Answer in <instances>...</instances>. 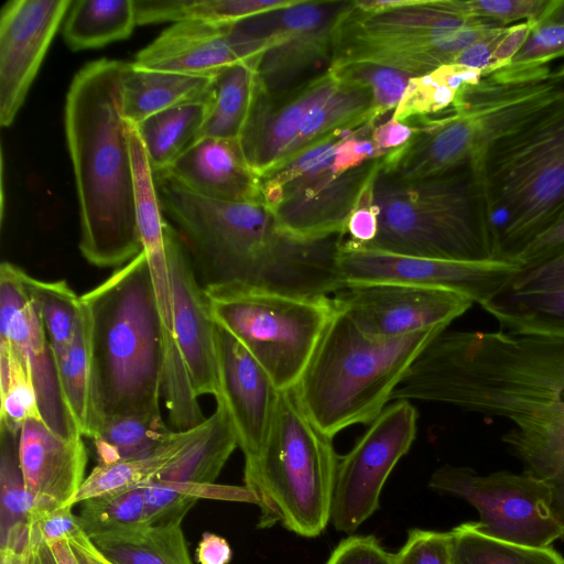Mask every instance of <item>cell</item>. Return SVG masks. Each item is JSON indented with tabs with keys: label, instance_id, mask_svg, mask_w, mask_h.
<instances>
[{
	"label": "cell",
	"instance_id": "6da1fadb",
	"mask_svg": "<svg viewBox=\"0 0 564 564\" xmlns=\"http://www.w3.org/2000/svg\"><path fill=\"white\" fill-rule=\"evenodd\" d=\"M391 400L446 403L509 421L501 441L523 471L550 486L564 525V338L444 330Z\"/></svg>",
	"mask_w": 564,
	"mask_h": 564
},
{
	"label": "cell",
	"instance_id": "7a4b0ae2",
	"mask_svg": "<svg viewBox=\"0 0 564 564\" xmlns=\"http://www.w3.org/2000/svg\"><path fill=\"white\" fill-rule=\"evenodd\" d=\"M166 220L183 241L203 288L240 284L300 296H329L344 286L343 235L300 240L279 231L262 200L220 202L154 173Z\"/></svg>",
	"mask_w": 564,
	"mask_h": 564
},
{
	"label": "cell",
	"instance_id": "3957f363",
	"mask_svg": "<svg viewBox=\"0 0 564 564\" xmlns=\"http://www.w3.org/2000/svg\"><path fill=\"white\" fill-rule=\"evenodd\" d=\"M127 62L85 64L66 94L64 128L78 199L79 250L90 264L120 268L143 251L121 83Z\"/></svg>",
	"mask_w": 564,
	"mask_h": 564
},
{
	"label": "cell",
	"instance_id": "277c9868",
	"mask_svg": "<svg viewBox=\"0 0 564 564\" xmlns=\"http://www.w3.org/2000/svg\"><path fill=\"white\" fill-rule=\"evenodd\" d=\"M90 317L95 391L102 419L161 413L195 399L186 367L166 333L145 253L80 295Z\"/></svg>",
	"mask_w": 564,
	"mask_h": 564
},
{
	"label": "cell",
	"instance_id": "5b68a950",
	"mask_svg": "<svg viewBox=\"0 0 564 564\" xmlns=\"http://www.w3.org/2000/svg\"><path fill=\"white\" fill-rule=\"evenodd\" d=\"M473 166L496 260L514 262L564 214V95L494 142Z\"/></svg>",
	"mask_w": 564,
	"mask_h": 564
},
{
	"label": "cell",
	"instance_id": "8992f818",
	"mask_svg": "<svg viewBox=\"0 0 564 564\" xmlns=\"http://www.w3.org/2000/svg\"><path fill=\"white\" fill-rule=\"evenodd\" d=\"M372 204L378 232L364 248L416 258L496 260L473 164L415 180L398 178L382 166L372 183Z\"/></svg>",
	"mask_w": 564,
	"mask_h": 564
},
{
	"label": "cell",
	"instance_id": "52a82bcc",
	"mask_svg": "<svg viewBox=\"0 0 564 564\" xmlns=\"http://www.w3.org/2000/svg\"><path fill=\"white\" fill-rule=\"evenodd\" d=\"M442 332L372 338L336 307L294 388L302 408L330 437L351 425L370 424L420 352Z\"/></svg>",
	"mask_w": 564,
	"mask_h": 564
},
{
	"label": "cell",
	"instance_id": "ba28073f",
	"mask_svg": "<svg viewBox=\"0 0 564 564\" xmlns=\"http://www.w3.org/2000/svg\"><path fill=\"white\" fill-rule=\"evenodd\" d=\"M332 438L308 417L294 389L281 392L259 454L245 462V486L258 499L260 528L279 522L304 538L326 529L338 463Z\"/></svg>",
	"mask_w": 564,
	"mask_h": 564
},
{
	"label": "cell",
	"instance_id": "9c48e42d",
	"mask_svg": "<svg viewBox=\"0 0 564 564\" xmlns=\"http://www.w3.org/2000/svg\"><path fill=\"white\" fill-rule=\"evenodd\" d=\"M215 322L237 338L280 391L294 389L336 313L330 296L240 284L204 288Z\"/></svg>",
	"mask_w": 564,
	"mask_h": 564
},
{
	"label": "cell",
	"instance_id": "30bf717a",
	"mask_svg": "<svg viewBox=\"0 0 564 564\" xmlns=\"http://www.w3.org/2000/svg\"><path fill=\"white\" fill-rule=\"evenodd\" d=\"M359 130H337L260 177L261 199L279 231L300 240L345 234L351 212L387 156L341 172L337 150Z\"/></svg>",
	"mask_w": 564,
	"mask_h": 564
},
{
	"label": "cell",
	"instance_id": "8fae6325",
	"mask_svg": "<svg viewBox=\"0 0 564 564\" xmlns=\"http://www.w3.org/2000/svg\"><path fill=\"white\" fill-rule=\"evenodd\" d=\"M429 487L471 505L479 512L478 529L490 536L538 547L564 538L550 486L525 471L480 475L470 467L444 465Z\"/></svg>",
	"mask_w": 564,
	"mask_h": 564
},
{
	"label": "cell",
	"instance_id": "7c38bea8",
	"mask_svg": "<svg viewBox=\"0 0 564 564\" xmlns=\"http://www.w3.org/2000/svg\"><path fill=\"white\" fill-rule=\"evenodd\" d=\"M416 422L415 408L397 400L338 457L330 509V523L337 531L355 532L378 510L389 475L415 438Z\"/></svg>",
	"mask_w": 564,
	"mask_h": 564
},
{
	"label": "cell",
	"instance_id": "4fadbf2b",
	"mask_svg": "<svg viewBox=\"0 0 564 564\" xmlns=\"http://www.w3.org/2000/svg\"><path fill=\"white\" fill-rule=\"evenodd\" d=\"M513 261H456L400 256L364 248L344 238L338 270L344 285L403 283L463 294L481 305L519 270Z\"/></svg>",
	"mask_w": 564,
	"mask_h": 564
},
{
	"label": "cell",
	"instance_id": "5bb4252c",
	"mask_svg": "<svg viewBox=\"0 0 564 564\" xmlns=\"http://www.w3.org/2000/svg\"><path fill=\"white\" fill-rule=\"evenodd\" d=\"M332 297L362 334L379 339L446 330L474 303L453 291L389 282L347 284Z\"/></svg>",
	"mask_w": 564,
	"mask_h": 564
},
{
	"label": "cell",
	"instance_id": "9a60e30c",
	"mask_svg": "<svg viewBox=\"0 0 564 564\" xmlns=\"http://www.w3.org/2000/svg\"><path fill=\"white\" fill-rule=\"evenodd\" d=\"M25 273L10 262L1 263L0 343L9 345L30 372L43 423L62 437H83L65 403L56 360L25 286Z\"/></svg>",
	"mask_w": 564,
	"mask_h": 564
},
{
	"label": "cell",
	"instance_id": "2e32d148",
	"mask_svg": "<svg viewBox=\"0 0 564 564\" xmlns=\"http://www.w3.org/2000/svg\"><path fill=\"white\" fill-rule=\"evenodd\" d=\"M69 0H11L0 13V124L9 128L24 104Z\"/></svg>",
	"mask_w": 564,
	"mask_h": 564
},
{
	"label": "cell",
	"instance_id": "e0dca14e",
	"mask_svg": "<svg viewBox=\"0 0 564 564\" xmlns=\"http://www.w3.org/2000/svg\"><path fill=\"white\" fill-rule=\"evenodd\" d=\"M273 45L272 41L252 37L241 21L188 20L162 31L137 53L131 64L138 68L212 77L228 66L261 56Z\"/></svg>",
	"mask_w": 564,
	"mask_h": 564
},
{
	"label": "cell",
	"instance_id": "ac0fdd59",
	"mask_svg": "<svg viewBox=\"0 0 564 564\" xmlns=\"http://www.w3.org/2000/svg\"><path fill=\"white\" fill-rule=\"evenodd\" d=\"M166 219V218H165ZM164 242L169 268L172 332L197 398L218 395L216 322L188 252L166 220Z\"/></svg>",
	"mask_w": 564,
	"mask_h": 564
},
{
	"label": "cell",
	"instance_id": "d6986e66",
	"mask_svg": "<svg viewBox=\"0 0 564 564\" xmlns=\"http://www.w3.org/2000/svg\"><path fill=\"white\" fill-rule=\"evenodd\" d=\"M220 399L231 419L245 462L260 452L273 423L280 391L267 371L228 330L216 323Z\"/></svg>",
	"mask_w": 564,
	"mask_h": 564
},
{
	"label": "cell",
	"instance_id": "ffe728a7",
	"mask_svg": "<svg viewBox=\"0 0 564 564\" xmlns=\"http://www.w3.org/2000/svg\"><path fill=\"white\" fill-rule=\"evenodd\" d=\"M338 85L329 69L279 97L265 94L258 84L250 115L238 140L249 166L259 178L283 159L308 111Z\"/></svg>",
	"mask_w": 564,
	"mask_h": 564
},
{
	"label": "cell",
	"instance_id": "44dd1931",
	"mask_svg": "<svg viewBox=\"0 0 564 564\" xmlns=\"http://www.w3.org/2000/svg\"><path fill=\"white\" fill-rule=\"evenodd\" d=\"M480 306L512 335L564 338V252L520 267Z\"/></svg>",
	"mask_w": 564,
	"mask_h": 564
},
{
	"label": "cell",
	"instance_id": "7402d4cb",
	"mask_svg": "<svg viewBox=\"0 0 564 564\" xmlns=\"http://www.w3.org/2000/svg\"><path fill=\"white\" fill-rule=\"evenodd\" d=\"M19 459L25 488L35 506H69L86 478L87 451L83 437H62L39 419L22 425Z\"/></svg>",
	"mask_w": 564,
	"mask_h": 564
},
{
	"label": "cell",
	"instance_id": "603a6c76",
	"mask_svg": "<svg viewBox=\"0 0 564 564\" xmlns=\"http://www.w3.org/2000/svg\"><path fill=\"white\" fill-rule=\"evenodd\" d=\"M185 189L220 202L262 200L260 178L238 139L200 138L162 172Z\"/></svg>",
	"mask_w": 564,
	"mask_h": 564
},
{
	"label": "cell",
	"instance_id": "cb8c5ba5",
	"mask_svg": "<svg viewBox=\"0 0 564 564\" xmlns=\"http://www.w3.org/2000/svg\"><path fill=\"white\" fill-rule=\"evenodd\" d=\"M481 21L456 11L451 0H408L403 7L376 13L350 1L337 21L333 41H411L434 39Z\"/></svg>",
	"mask_w": 564,
	"mask_h": 564
},
{
	"label": "cell",
	"instance_id": "d4e9b609",
	"mask_svg": "<svg viewBox=\"0 0 564 564\" xmlns=\"http://www.w3.org/2000/svg\"><path fill=\"white\" fill-rule=\"evenodd\" d=\"M127 123V135L133 164L135 209L140 239L152 276L159 311L165 328L172 330V303L166 261L164 225L155 174L149 162L135 126Z\"/></svg>",
	"mask_w": 564,
	"mask_h": 564
},
{
	"label": "cell",
	"instance_id": "484cf974",
	"mask_svg": "<svg viewBox=\"0 0 564 564\" xmlns=\"http://www.w3.org/2000/svg\"><path fill=\"white\" fill-rule=\"evenodd\" d=\"M341 14L294 31L285 41L267 50L258 66L261 90L272 97L283 96L305 83L304 76L318 64L330 65L334 31Z\"/></svg>",
	"mask_w": 564,
	"mask_h": 564
},
{
	"label": "cell",
	"instance_id": "4316f807",
	"mask_svg": "<svg viewBox=\"0 0 564 564\" xmlns=\"http://www.w3.org/2000/svg\"><path fill=\"white\" fill-rule=\"evenodd\" d=\"M212 77L138 68L127 63L121 83L122 116L126 121L138 124L173 107L206 102Z\"/></svg>",
	"mask_w": 564,
	"mask_h": 564
},
{
	"label": "cell",
	"instance_id": "83f0119b",
	"mask_svg": "<svg viewBox=\"0 0 564 564\" xmlns=\"http://www.w3.org/2000/svg\"><path fill=\"white\" fill-rule=\"evenodd\" d=\"M203 424V423H202ZM202 424L172 435L153 452L110 464H97L85 478L69 506L91 497L142 488L158 478L197 437Z\"/></svg>",
	"mask_w": 564,
	"mask_h": 564
},
{
	"label": "cell",
	"instance_id": "f1b7e54d",
	"mask_svg": "<svg viewBox=\"0 0 564 564\" xmlns=\"http://www.w3.org/2000/svg\"><path fill=\"white\" fill-rule=\"evenodd\" d=\"M261 56L228 66L212 77L197 139H239L257 94Z\"/></svg>",
	"mask_w": 564,
	"mask_h": 564
},
{
	"label": "cell",
	"instance_id": "f546056e",
	"mask_svg": "<svg viewBox=\"0 0 564 564\" xmlns=\"http://www.w3.org/2000/svg\"><path fill=\"white\" fill-rule=\"evenodd\" d=\"M82 302L72 343L57 361L65 403L83 437L91 438L104 419L99 411L94 378L90 317Z\"/></svg>",
	"mask_w": 564,
	"mask_h": 564
},
{
	"label": "cell",
	"instance_id": "4dcf8cb0",
	"mask_svg": "<svg viewBox=\"0 0 564 564\" xmlns=\"http://www.w3.org/2000/svg\"><path fill=\"white\" fill-rule=\"evenodd\" d=\"M238 447L237 434L220 399L193 443L155 479V481L214 484Z\"/></svg>",
	"mask_w": 564,
	"mask_h": 564
},
{
	"label": "cell",
	"instance_id": "1f68e13d",
	"mask_svg": "<svg viewBox=\"0 0 564 564\" xmlns=\"http://www.w3.org/2000/svg\"><path fill=\"white\" fill-rule=\"evenodd\" d=\"M137 26L133 0L72 1L63 37L72 51L102 47L128 39Z\"/></svg>",
	"mask_w": 564,
	"mask_h": 564
},
{
	"label": "cell",
	"instance_id": "d6a6232c",
	"mask_svg": "<svg viewBox=\"0 0 564 564\" xmlns=\"http://www.w3.org/2000/svg\"><path fill=\"white\" fill-rule=\"evenodd\" d=\"M91 541L117 564H193L182 522L140 525Z\"/></svg>",
	"mask_w": 564,
	"mask_h": 564
},
{
	"label": "cell",
	"instance_id": "836d02e7",
	"mask_svg": "<svg viewBox=\"0 0 564 564\" xmlns=\"http://www.w3.org/2000/svg\"><path fill=\"white\" fill-rule=\"evenodd\" d=\"M371 104L372 95L368 88L339 83L327 98L308 111L297 137L276 165L334 131L377 122Z\"/></svg>",
	"mask_w": 564,
	"mask_h": 564
},
{
	"label": "cell",
	"instance_id": "e575fe53",
	"mask_svg": "<svg viewBox=\"0 0 564 564\" xmlns=\"http://www.w3.org/2000/svg\"><path fill=\"white\" fill-rule=\"evenodd\" d=\"M206 102H192L154 113L135 126L154 173L167 169L198 135Z\"/></svg>",
	"mask_w": 564,
	"mask_h": 564
},
{
	"label": "cell",
	"instance_id": "d590c367",
	"mask_svg": "<svg viewBox=\"0 0 564 564\" xmlns=\"http://www.w3.org/2000/svg\"><path fill=\"white\" fill-rule=\"evenodd\" d=\"M174 431L165 424L161 413H128L105 417L90 440L98 464H110L153 452Z\"/></svg>",
	"mask_w": 564,
	"mask_h": 564
},
{
	"label": "cell",
	"instance_id": "8d00e7d4",
	"mask_svg": "<svg viewBox=\"0 0 564 564\" xmlns=\"http://www.w3.org/2000/svg\"><path fill=\"white\" fill-rule=\"evenodd\" d=\"M482 77L480 70L455 63L412 77L392 118L405 122L414 117L426 119L430 115H442L454 106L464 88L478 83Z\"/></svg>",
	"mask_w": 564,
	"mask_h": 564
},
{
	"label": "cell",
	"instance_id": "74e56055",
	"mask_svg": "<svg viewBox=\"0 0 564 564\" xmlns=\"http://www.w3.org/2000/svg\"><path fill=\"white\" fill-rule=\"evenodd\" d=\"M449 538L452 564H564V557L551 545L500 540L481 532L476 522L453 528Z\"/></svg>",
	"mask_w": 564,
	"mask_h": 564
},
{
	"label": "cell",
	"instance_id": "f35d334b",
	"mask_svg": "<svg viewBox=\"0 0 564 564\" xmlns=\"http://www.w3.org/2000/svg\"><path fill=\"white\" fill-rule=\"evenodd\" d=\"M24 281L57 365L72 343L82 307L80 295L65 280L42 281L25 273Z\"/></svg>",
	"mask_w": 564,
	"mask_h": 564
},
{
	"label": "cell",
	"instance_id": "ab89813d",
	"mask_svg": "<svg viewBox=\"0 0 564 564\" xmlns=\"http://www.w3.org/2000/svg\"><path fill=\"white\" fill-rule=\"evenodd\" d=\"M234 486L196 482L153 481L143 487V525L182 522L200 498L232 501Z\"/></svg>",
	"mask_w": 564,
	"mask_h": 564
},
{
	"label": "cell",
	"instance_id": "60d3db41",
	"mask_svg": "<svg viewBox=\"0 0 564 564\" xmlns=\"http://www.w3.org/2000/svg\"><path fill=\"white\" fill-rule=\"evenodd\" d=\"M143 487L91 497L82 502L78 516L90 540L143 525Z\"/></svg>",
	"mask_w": 564,
	"mask_h": 564
},
{
	"label": "cell",
	"instance_id": "b9f144b4",
	"mask_svg": "<svg viewBox=\"0 0 564 564\" xmlns=\"http://www.w3.org/2000/svg\"><path fill=\"white\" fill-rule=\"evenodd\" d=\"M0 425L21 431L30 419L41 420L30 372L14 350L0 343Z\"/></svg>",
	"mask_w": 564,
	"mask_h": 564
},
{
	"label": "cell",
	"instance_id": "7bdbcfd3",
	"mask_svg": "<svg viewBox=\"0 0 564 564\" xmlns=\"http://www.w3.org/2000/svg\"><path fill=\"white\" fill-rule=\"evenodd\" d=\"M328 69L339 83L359 85L372 95L371 113L375 120L398 107L412 77L405 72L367 62L330 65Z\"/></svg>",
	"mask_w": 564,
	"mask_h": 564
},
{
	"label": "cell",
	"instance_id": "ee69618b",
	"mask_svg": "<svg viewBox=\"0 0 564 564\" xmlns=\"http://www.w3.org/2000/svg\"><path fill=\"white\" fill-rule=\"evenodd\" d=\"M20 432L0 425L1 445V529H9L28 522L35 506L34 498L26 490L19 459Z\"/></svg>",
	"mask_w": 564,
	"mask_h": 564
},
{
	"label": "cell",
	"instance_id": "f6af8a7d",
	"mask_svg": "<svg viewBox=\"0 0 564 564\" xmlns=\"http://www.w3.org/2000/svg\"><path fill=\"white\" fill-rule=\"evenodd\" d=\"M459 13L500 26L529 22L533 25L547 19L555 0H451Z\"/></svg>",
	"mask_w": 564,
	"mask_h": 564
},
{
	"label": "cell",
	"instance_id": "bcb514c9",
	"mask_svg": "<svg viewBox=\"0 0 564 564\" xmlns=\"http://www.w3.org/2000/svg\"><path fill=\"white\" fill-rule=\"evenodd\" d=\"M300 0H182L181 22H238L296 4Z\"/></svg>",
	"mask_w": 564,
	"mask_h": 564
},
{
	"label": "cell",
	"instance_id": "7dc6e473",
	"mask_svg": "<svg viewBox=\"0 0 564 564\" xmlns=\"http://www.w3.org/2000/svg\"><path fill=\"white\" fill-rule=\"evenodd\" d=\"M561 57H564V25L542 21L531 28L525 43L507 67L546 66Z\"/></svg>",
	"mask_w": 564,
	"mask_h": 564
},
{
	"label": "cell",
	"instance_id": "c3c4849f",
	"mask_svg": "<svg viewBox=\"0 0 564 564\" xmlns=\"http://www.w3.org/2000/svg\"><path fill=\"white\" fill-rule=\"evenodd\" d=\"M392 564H452L449 532L410 530Z\"/></svg>",
	"mask_w": 564,
	"mask_h": 564
},
{
	"label": "cell",
	"instance_id": "681fc988",
	"mask_svg": "<svg viewBox=\"0 0 564 564\" xmlns=\"http://www.w3.org/2000/svg\"><path fill=\"white\" fill-rule=\"evenodd\" d=\"M72 508L34 506L26 522V538L47 544L59 540L68 541L83 530L79 518L72 512Z\"/></svg>",
	"mask_w": 564,
	"mask_h": 564
},
{
	"label": "cell",
	"instance_id": "f907efd6",
	"mask_svg": "<svg viewBox=\"0 0 564 564\" xmlns=\"http://www.w3.org/2000/svg\"><path fill=\"white\" fill-rule=\"evenodd\" d=\"M324 564H392V553L373 535H350L337 544Z\"/></svg>",
	"mask_w": 564,
	"mask_h": 564
},
{
	"label": "cell",
	"instance_id": "816d5d0a",
	"mask_svg": "<svg viewBox=\"0 0 564 564\" xmlns=\"http://www.w3.org/2000/svg\"><path fill=\"white\" fill-rule=\"evenodd\" d=\"M373 180L375 177L364 191L345 228L346 240L359 246L370 243L378 232V217L372 204Z\"/></svg>",
	"mask_w": 564,
	"mask_h": 564
},
{
	"label": "cell",
	"instance_id": "f5cc1de1",
	"mask_svg": "<svg viewBox=\"0 0 564 564\" xmlns=\"http://www.w3.org/2000/svg\"><path fill=\"white\" fill-rule=\"evenodd\" d=\"M564 252V214L536 236L517 256L514 262L529 267Z\"/></svg>",
	"mask_w": 564,
	"mask_h": 564
},
{
	"label": "cell",
	"instance_id": "db71d44e",
	"mask_svg": "<svg viewBox=\"0 0 564 564\" xmlns=\"http://www.w3.org/2000/svg\"><path fill=\"white\" fill-rule=\"evenodd\" d=\"M506 30V26L490 28L476 42L460 52L452 63L480 70L484 76L489 74L494 52Z\"/></svg>",
	"mask_w": 564,
	"mask_h": 564
},
{
	"label": "cell",
	"instance_id": "11a10c76",
	"mask_svg": "<svg viewBox=\"0 0 564 564\" xmlns=\"http://www.w3.org/2000/svg\"><path fill=\"white\" fill-rule=\"evenodd\" d=\"M533 24L522 22L506 26L494 52L489 74L507 67L525 43Z\"/></svg>",
	"mask_w": 564,
	"mask_h": 564
},
{
	"label": "cell",
	"instance_id": "9f6ffc18",
	"mask_svg": "<svg viewBox=\"0 0 564 564\" xmlns=\"http://www.w3.org/2000/svg\"><path fill=\"white\" fill-rule=\"evenodd\" d=\"M417 127L398 122L392 117L376 124L371 133V140L383 153H391L404 147L416 133Z\"/></svg>",
	"mask_w": 564,
	"mask_h": 564
},
{
	"label": "cell",
	"instance_id": "6f0895ef",
	"mask_svg": "<svg viewBox=\"0 0 564 564\" xmlns=\"http://www.w3.org/2000/svg\"><path fill=\"white\" fill-rule=\"evenodd\" d=\"M196 553L199 564H228L232 556L226 539L209 532L203 534Z\"/></svg>",
	"mask_w": 564,
	"mask_h": 564
},
{
	"label": "cell",
	"instance_id": "680465c9",
	"mask_svg": "<svg viewBox=\"0 0 564 564\" xmlns=\"http://www.w3.org/2000/svg\"><path fill=\"white\" fill-rule=\"evenodd\" d=\"M70 546L84 553L91 564H117L106 557L94 544L90 538L82 530L68 540Z\"/></svg>",
	"mask_w": 564,
	"mask_h": 564
},
{
	"label": "cell",
	"instance_id": "91938a15",
	"mask_svg": "<svg viewBox=\"0 0 564 564\" xmlns=\"http://www.w3.org/2000/svg\"><path fill=\"white\" fill-rule=\"evenodd\" d=\"M21 553L23 554L25 564H57L47 543L29 540L26 538Z\"/></svg>",
	"mask_w": 564,
	"mask_h": 564
},
{
	"label": "cell",
	"instance_id": "94428289",
	"mask_svg": "<svg viewBox=\"0 0 564 564\" xmlns=\"http://www.w3.org/2000/svg\"><path fill=\"white\" fill-rule=\"evenodd\" d=\"M57 564H79V561L66 540L48 543Z\"/></svg>",
	"mask_w": 564,
	"mask_h": 564
},
{
	"label": "cell",
	"instance_id": "6125c7cd",
	"mask_svg": "<svg viewBox=\"0 0 564 564\" xmlns=\"http://www.w3.org/2000/svg\"><path fill=\"white\" fill-rule=\"evenodd\" d=\"M544 21L564 25V0H555L551 13Z\"/></svg>",
	"mask_w": 564,
	"mask_h": 564
},
{
	"label": "cell",
	"instance_id": "be15d7a7",
	"mask_svg": "<svg viewBox=\"0 0 564 564\" xmlns=\"http://www.w3.org/2000/svg\"><path fill=\"white\" fill-rule=\"evenodd\" d=\"M552 76L557 80L564 82V62L556 68H552Z\"/></svg>",
	"mask_w": 564,
	"mask_h": 564
}]
</instances>
